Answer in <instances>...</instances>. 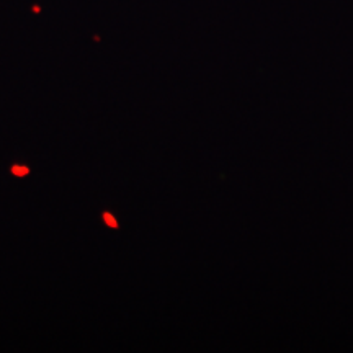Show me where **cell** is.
<instances>
[{
  "label": "cell",
  "mask_w": 353,
  "mask_h": 353,
  "mask_svg": "<svg viewBox=\"0 0 353 353\" xmlns=\"http://www.w3.org/2000/svg\"><path fill=\"white\" fill-rule=\"evenodd\" d=\"M103 219H105V223H107L110 228H118V223H117V219H114L112 214L105 213V214H103Z\"/></svg>",
  "instance_id": "7a4b0ae2"
},
{
  "label": "cell",
  "mask_w": 353,
  "mask_h": 353,
  "mask_svg": "<svg viewBox=\"0 0 353 353\" xmlns=\"http://www.w3.org/2000/svg\"><path fill=\"white\" fill-rule=\"evenodd\" d=\"M12 172L13 174H15L17 176H25V175H28V169H26V167H20V165H15L12 169Z\"/></svg>",
  "instance_id": "6da1fadb"
}]
</instances>
